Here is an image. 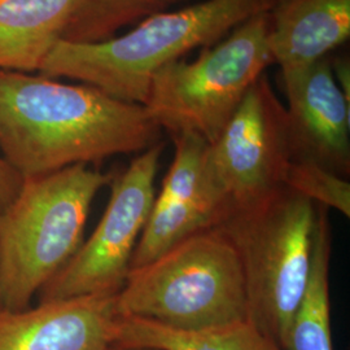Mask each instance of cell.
<instances>
[{
  "label": "cell",
  "instance_id": "cell-14",
  "mask_svg": "<svg viewBox=\"0 0 350 350\" xmlns=\"http://www.w3.org/2000/svg\"><path fill=\"white\" fill-rule=\"evenodd\" d=\"M113 345L153 350H282L275 340L250 321L202 331H179L125 315L118 318Z\"/></svg>",
  "mask_w": 350,
  "mask_h": 350
},
{
  "label": "cell",
  "instance_id": "cell-11",
  "mask_svg": "<svg viewBox=\"0 0 350 350\" xmlns=\"http://www.w3.org/2000/svg\"><path fill=\"white\" fill-rule=\"evenodd\" d=\"M117 295L40 301L0 312V350H109L120 318Z\"/></svg>",
  "mask_w": 350,
  "mask_h": 350
},
{
  "label": "cell",
  "instance_id": "cell-21",
  "mask_svg": "<svg viewBox=\"0 0 350 350\" xmlns=\"http://www.w3.org/2000/svg\"><path fill=\"white\" fill-rule=\"evenodd\" d=\"M4 309V306H3V301H1V291H0V312Z\"/></svg>",
  "mask_w": 350,
  "mask_h": 350
},
{
  "label": "cell",
  "instance_id": "cell-8",
  "mask_svg": "<svg viewBox=\"0 0 350 350\" xmlns=\"http://www.w3.org/2000/svg\"><path fill=\"white\" fill-rule=\"evenodd\" d=\"M291 163L286 107L263 75L209 144V166L230 211L284 187Z\"/></svg>",
  "mask_w": 350,
  "mask_h": 350
},
{
  "label": "cell",
  "instance_id": "cell-16",
  "mask_svg": "<svg viewBox=\"0 0 350 350\" xmlns=\"http://www.w3.org/2000/svg\"><path fill=\"white\" fill-rule=\"evenodd\" d=\"M187 0H88L73 31V43H96L122 27L142 23Z\"/></svg>",
  "mask_w": 350,
  "mask_h": 350
},
{
  "label": "cell",
  "instance_id": "cell-18",
  "mask_svg": "<svg viewBox=\"0 0 350 350\" xmlns=\"http://www.w3.org/2000/svg\"><path fill=\"white\" fill-rule=\"evenodd\" d=\"M23 182V176L13 170L12 166L0 154V213L17 196Z\"/></svg>",
  "mask_w": 350,
  "mask_h": 350
},
{
  "label": "cell",
  "instance_id": "cell-4",
  "mask_svg": "<svg viewBox=\"0 0 350 350\" xmlns=\"http://www.w3.org/2000/svg\"><path fill=\"white\" fill-rule=\"evenodd\" d=\"M116 301L120 315L179 331L248 321L238 252L217 227L199 231L156 260L130 269Z\"/></svg>",
  "mask_w": 350,
  "mask_h": 350
},
{
  "label": "cell",
  "instance_id": "cell-20",
  "mask_svg": "<svg viewBox=\"0 0 350 350\" xmlns=\"http://www.w3.org/2000/svg\"><path fill=\"white\" fill-rule=\"evenodd\" d=\"M109 350H153L148 349V348H131V347H117V345H113L109 348Z\"/></svg>",
  "mask_w": 350,
  "mask_h": 350
},
{
  "label": "cell",
  "instance_id": "cell-19",
  "mask_svg": "<svg viewBox=\"0 0 350 350\" xmlns=\"http://www.w3.org/2000/svg\"><path fill=\"white\" fill-rule=\"evenodd\" d=\"M332 73L336 79L338 88L344 94L345 99L350 103V63L349 59L345 56L329 57Z\"/></svg>",
  "mask_w": 350,
  "mask_h": 350
},
{
  "label": "cell",
  "instance_id": "cell-5",
  "mask_svg": "<svg viewBox=\"0 0 350 350\" xmlns=\"http://www.w3.org/2000/svg\"><path fill=\"white\" fill-rule=\"evenodd\" d=\"M319 205L282 187L247 206L230 209L215 226L238 252L248 321L280 345L308 286Z\"/></svg>",
  "mask_w": 350,
  "mask_h": 350
},
{
  "label": "cell",
  "instance_id": "cell-9",
  "mask_svg": "<svg viewBox=\"0 0 350 350\" xmlns=\"http://www.w3.org/2000/svg\"><path fill=\"white\" fill-rule=\"evenodd\" d=\"M172 138L174 159L154 198L130 269L156 260L199 231L215 227L228 211L209 166V143L193 133Z\"/></svg>",
  "mask_w": 350,
  "mask_h": 350
},
{
  "label": "cell",
  "instance_id": "cell-7",
  "mask_svg": "<svg viewBox=\"0 0 350 350\" xmlns=\"http://www.w3.org/2000/svg\"><path fill=\"white\" fill-rule=\"evenodd\" d=\"M163 143L138 153L114 175L99 225L75 256L38 293L40 301L88 295H117L125 284L139 238L148 221Z\"/></svg>",
  "mask_w": 350,
  "mask_h": 350
},
{
  "label": "cell",
  "instance_id": "cell-10",
  "mask_svg": "<svg viewBox=\"0 0 350 350\" xmlns=\"http://www.w3.org/2000/svg\"><path fill=\"white\" fill-rule=\"evenodd\" d=\"M329 57L279 75L287 99L292 161L317 163L349 178L350 103L336 83Z\"/></svg>",
  "mask_w": 350,
  "mask_h": 350
},
{
  "label": "cell",
  "instance_id": "cell-13",
  "mask_svg": "<svg viewBox=\"0 0 350 350\" xmlns=\"http://www.w3.org/2000/svg\"><path fill=\"white\" fill-rule=\"evenodd\" d=\"M88 0H0V70L39 72L59 42H70Z\"/></svg>",
  "mask_w": 350,
  "mask_h": 350
},
{
  "label": "cell",
  "instance_id": "cell-12",
  "mask_svg": "<svg viewBox=\"0 0 350 350\" xmlns=\"http://www.w3.org/2000/svg\"><path fill=\"white\" fill-rule=\"evenodd\" d=\"M269 44L280 75L329 56L350 37V0H275Z\"/></svg>",
  "mask_w": 350,
  "mask_h": 350
},
{
  "label": "cell",
  "instance_id": "cell-17",
  "mask_svg": "<svg viewBox=\"0 0 350 350\" xmlns=\"http://www.w3.org/2000/svg\"><path fill=\"white\" fill-rule=\"evenodd\" d=\"M284 187L325 206L350 217L349 178L335 174L317 163L292 161L288 167Z\"/></svg>",
  "mask_w": 350,
  "mask_h": 350
},
{
  "label": "cell",
  "instance_id": "cell-6",
  "mask_svg": "<svg viewBox=\"0 0 350 350\" xmlns=\"http://www.w3.org/2000/svg\"><path fill=\"white\" fill-rule=\"evenodd\" d=\"M269 12L250 17L187 62L166 64L150 79L144 108L172 137L193 133L212 144L254 85L274 64Z\"/></svg>",
  "mask_w": 350,
  "mask_h": 350
},
{
  "label": "cell",
  "instance_id": "cell-15",
  "mask_svg": "<svg viewBox=\"0 0 350 350\" xmlns=\"http://www.w3.org/2000/svg\"><path fill=\"white\" fill-rule=\"evenodd\" d=\"M332 235L328 209L319 205L318 232L308 286L292 318L282 350H334L329 304Z\"/></svg>",
  "mask_w": 350,
  "mask_h": 350
},
{
  "label": "cell",
  "instance_id": "cell-1",
  "mask_svg": "<svg viewBox=\"0 0 350 350\" xmlns=\"http://www.w3.org/2000/svg\"><path fill=\"white\" fill-rule=\"evenodd\" d=\"M161 131L144 105L99 88L0 70V152L23 179L140 153Z\"/></svg>",
  "mask_w": 350,
  "mask_h": 350
},
{
  "label": "cell",
  "instance_id": "cell-3",
  "mask_svg": "<svg viewBox=\"0 0 350 350\" xmlns=\"http://www.w3.org/2000/svg\"><path fill=\"white\" fill-rule=\"evenodd\" d=\"M114 174L78 163L26 178L0 213V291L7 310H24L83 243L88 213Z\"/></svg>",
  "mask_w": 350,
  "mask_h": 350
},
{
  "label": "cell",
  "instance_id": "cell-2",
  "mask_svg": "<svg viewBox=\"0 0 350 350\" xmlns=\"http://www.w3.org/2000/svg\"><path fill=\"white\" fill-rule=\"evenodd\" d=\"M275 0H201L153 14L120 37L96 43L59 42L39 73L99 88L118 100L144 105L153 75L189 51L212 46Z\"/></svg>",
  "mask_w": 350,
  "mask_h": 350
}]
</instances>
